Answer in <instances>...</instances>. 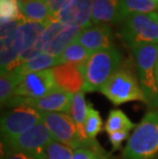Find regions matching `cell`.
Segmentation results:
<instances>
[{"label": "cell", "instance_id": "obj_14", "mask_svg": "<svg viewBox=\"0 0 158 159\" xmlns=\"http://www.w3.org/2000/svg\"><path fill=\"white\" fill-rule=\"evenodd\" d=\"M90 52L112 47V32L108 25L88 27L83 29L76 40Z\"/></svg>", "mask_w": 158, "mask_h": 159}, {"label": "cell", "instance_id": "obj_24", "mask_svg": "<svg viewBox=\"0 0 158 159\" xmlns=\"http://www.w3.org/2000/svg\"><path fill=\"white\" fill-rule=\"evenodd\" d=\"M64 28H65V26L60 22L56 21V20L50 21L48 23V25L46 26L45 30L41 34V36H40V38L38 39V41L36 42L34 47L40 53H42L44 52V49L46 48V46L52 41L53 38H55Z\"/></svg>", "mask_w": 158, "mask_h": 159}, {"label": "cell", "instance_id": "obj_4", "mask_svg": "<svg viewBox=\"0 0 158 159\" xmlns=\"http://www.w3.org/2000/svg\"><path fill=\"white\" fill-rule=\"evenodd\" d=\"M123 41L132 48L150 43H158V12L129 16L121 29Z\"/></svg>", "mask_w": 158, "mask_h": 159}, {"label": "cell", "instance_id": "obj_2", "mask_svg": "<svg viewBox=\"0 0 158 159\" xmlns=\"http://www.w3.org/2000/svg\"><path fill=\"white\" fill-rule=\"evenodd\" d=\"M120 62L121 56L113 47L93 52L87 62L81 65L84 75L83 91H100L110 77L118 71Z\"/></svg>", "mask_w": 158, "mask_h": 159}, {"label": "cell", "instance_id": "obj_12", "mask_svg": "<svg viewBox=\"0 0 158 159\" xmlns=\"http://www.w3.org/2000/svg\"><path fill=\"white\" fill-rule=\"evenodd\" d=\"M48 23L49 22L37 23L23 21L21 25L19 26L13 41L9 45L3 47L2 49L8 50L11 55L15 56L16 59H19L20 55L23 52H25L28 48H31L36 44V42L38 41Z\"/></svg>", "mask_w": 158, "mask_h": 159}, {"label": "cell", "instance_id": "obj_6", "mask_svg": "<svg viewBox=\"0 0 158 159\" xmlns=\"http://www.w3.org/2000/svg\"><path fill=\"white\" fill-rule=\"evenodd\" d=\"M42 121L53 138V141L60 142L72 149L89 148L93 144V139L84 142L79 136L78 129L72 117L67 113H47L41 112Z\"/></svg>", "mask_w": 158, "mask_h": 159}, {"label": "cell", "instance_id": "obj_15", "mask_svg": "<svg viewBox=\"0 0 158 159\" xmlns=\"http://www.w3.org/2000/svg\"><path fill=\"white\" fill-rule=\"evenodd\" d=\"M125 21L122 0H93L92 23L106 25Z\"/></svg>", "mask_w": 158, "mask_h": 159}, {"label": "cell", "instance_id": "obj_10", "mask_svg": "<svg viewBox=\"0 0 158 159\" xmlns=\"http://www.w3.org/2000/svg\"><path fill=\"white\" fill-rule=\"evenodd\" d=\"M56 87L52 69L30 73L20 81L13 97L38 99ZM12 97V98H13Z\"/></svg>", "mask_w": 158, "mask_h": 159}, {"label": "cell", "instance_id": "obj_26", "mask_svg": "<svg viewBox=\"0 0 158 159\" xmlns=\"http://www.w3.org/2000/svg\"><path fill=\"white\" fill-rule=\"evenodd\" d=\"M103 128V121L101 115L93 107L92 104L88 105V112L84 122V129L86 136L89 139H95L97 134Z\"/></svg>", "mask_w": 158, "mask_h": 159}, {"label": "cell", "instance_id": "obj_20", "mask_svg": "<svg viewBox=\"0 0 158 159\" xmlns=\"http://www.w3.org/2000/svg\"><path fill=\"white\" fill-rule=\"evenodd\" d=\"M92 53L93 52H90L84 46H82L80 43L75 41L67 47L62 55H60L56 57L58 65L67 63L75 64V65H83L87 62Z\"/></svg>", "mask_w": 158, "mask_h": 159}, {"label": "cell", "instance_id": "obj_22", "mask_svg": "<svg viewBox=\"0 0 158 159\" xmlns=\"http://www.w3.org/2000/svg\"><path fill=\"white\" fill-rule=\"evenodd\" d=\"M134 126H137V125L129 120V118L127 117V115L123 111L113 109L111 110V112L108 115L104 128L107 131V134H111L119 130L129 131Z\"/></svg>", "mask_w": 158, "mask_h": 159}, {"label": "cell", "instance_id": "obj_13", "mask_svg": "<svg viewBox=\"0 0 158 159\" xmlns=\"http://www.w3.org/2000/svg\"><path fill=\"white\" fill-rule=\"evenodd\" d=\"M56 87L75 94L84 89V75L81 65L61 64L52 69Z\"/></svg>", "mask_w": 158, "mask_h": 159}, {"label": "cell", "instance_id": "obj_3", "mask_svg": "<svg viewBox=\"0 0 158 159\" xmlns=\"http://www.w3.org/2000/svg\"><path fill=\"white\" fill-rule=\"evenodd\" d=\"M136 60L140 85L150 106L158 105V85L156 81V66L158 63V44L150 43L133 49Z\"/></svg>", "mask_w": 158, "mask_h": 159}, {"label": "cell", "instance_id": "obj_17", "mask_svg": "<svg viewBox=\"0 0 158 159\" xmlns=\"http://www.w3.org/2000/svg\"><path fill=\"white\" fill-rule=\"evenodd\" d=\"M82 30L83 29L80 28V27L65 26V28L46 46V48L44 49L43 52L47 53L49 56L58 57L60 55H62L64 50L71 44V43L76 41Z\"/></svg>", "mask_w": 158, "mask_h": 159}, {"label": "cell", "instance_id": "obj_29", "mask_svg": "<svg viewBox=\"0 0 158 159\" xmlns=\"http://www.w3.org/2000/svg\"><path fill=\"white\" fill-rule=\"evenodd\" d=\"M72 159H106L104 152H95L86 148H79L74 150Z\"/></svg>", "mask_w": 158, "mask_h": 159}, {"label": "cell", "instance_id": "obj_5", "mask_svg": "<svg viewBox=\"0 0 158 159\" xmlns=\"http://www.w3.org/2000/svg\"><path fill=\"white\" fill-rule=\"evenodd\" d=\"M101 93L114 105H121L133 101L145 102L146 99L140 84L129 70H118L101 89Z\"/></svg>", "mask_w": 158, "mask_h": 159}, {"label": "cell", "instance_id": "obj_31", "mask_svg": "<svg viewBox=\"0 0 158 159\" xmlns=\"http://www.w3.org/2000/svg\"><path fill=\"white\" fill-rule=\"evenodd\" d=\"M43 1L48 5L50 11L52 13L53 20H55L56 16L62 11L63 7H65L71 0H43Z\"/></svg>", "mask_w": 158, "mask_h": 159}, {"label": "cell", "instance_id": "obj_25", "mask_svg": "<svg viewBox=\"0 0 158 159\" xmlns=\"http://www.w3.org/2000/svg\"><path fill=\"white\" fill-rule=\"evenodd\" d=\"M0 18L1 23L24 20L21 15L18 0H0Z\"/></svg>", "mask_w": 158, "mask_h": 159}, {"label": "cell", "instance_id": "obj_28", "mask_svg": "<svg viewBox=\"0 0 158 159\" xmlns=\"http://www.w3.org/2000/svg\"><path fill=\"white\" fill-rule=\"evenodd\" d=\"M1 159H45L44 152L41 154H31L25 152L3 151Z\"/></svg>", "mask_w": 158, "mask_h": 159}, {"label": "cell", "instance_id": "obj_18", "mask_svg": "<svg viewBox=\"0 0 158 159\" xmlns=\"http://www.w3.org/2000/svg\"><path fill=\"white\" fill-rule=\"evenodd\" d=\"M88 105L84 98V91L77 93L73 96L72 106H71V117L75 122L79 136L84 142H89L93 139H89L86 136L84 129V122L88 112Z\"/></svg>", "mask_w": 158, "mask_h": 159}, {"label": "cell", "instance_id": "obj_30", "mask_svg": "<svg viewBox=\"0 0 158 159\" xmlns=\"http://www.w3.org/2000/svg\"><path fill=\"white\" fill-rule=\"evenodd\" d=\"M108 136H109L110 143L113 146V150H117V149H119V147L121 146L123 142L129 138V134L127 130H119V131H115V133L108 134Z\"/></svg>", "mask_w": 158, "mask_h": 159}, {"label": "cell", "instance_id": "obj_1", "mask_svg": "<svg viewBox=\"0 0 158 159\" xmlns=\"http://www.w3.org/2000/svg\"><path fill=\"white\" fill-rule=\"evenodd\" d=\"M158 153V111H150L136 126L123 151L125 159H153Z\"/></svg>", "mask_w": 158, "mask_h": 159}, {"label": "cell", "instance_id": "obj_21", "mask_svg": "<svg viewBox=\"0 0 158 159\" xmlns=\"http://www.w3.org/2000/svg\"><path fill=\"white\" fill-rule=\"evenodd\" d=\"M22 78L15 71L1 73L0 77V100L2 106H7L9 101L12 99L16 86Z\"/></svg>", "mask_w": 158, "mask_h": 159}, {"label": "cell", "instance_id": "obj_27", "mask_svg": "<svg viewBox=\"0 0 158 159\" xmlns=\"http://www.w3.org/2000/svg\"><path fill=\"white\" fill-rule=\"evenodd\" d=\"M74 150L69 146L52 141L45 147L44 156L45 159H72Z\"/></svg>", "mask_w": 158, "mask_h": 159}, {"label": "cell", "instance_id": "obj_23", "mask_svg": "<svg viewBox=\"0 0 158 159\" xmlns=\"http://www.w3.org/2000/svg\"><path fill=\"white\" fill-rule=\"evenodd\" d=\"M122 7L125 20L137 13L153 12L158 8V3L153 0H122Z\"/></svg>", "mask_w": 158, "mask_h": 159}, {"label": "cell", "instance_id": "obj_33", "mask_svg": "<svg viewBox=\"0 0 158 159\" xmlns=\"http://www.w3.org/2000/svg\"><path fill=\"white\" fill-rule=\"evenodd\" d=\"M153 1H155L156 3H158V0H153Z\"/></svg>", "mask_w": 158, "mask_h": 159}, {"label": "cell", "instance_id": "obj_16", "mask_svg": "<svg viewBox=\"0 0 158 159\" xmlns=\"http://www.w3.org/2000/svg\"><path fill=\"white\" fill-rule=\"evenodd\" d=\"M18 2L25 21L45 23L53 20L48 5L43 0H18Z\"/></svg>", "mask_w": 158, "mask_h": 159}, {"label": "cell", "instance_id": "obj_9", "mask_svg": "<svg viewBox=\"0 0 158 159\" xmlns=\"http://www.w3.org/2000/svg\"><path fill=\"white\" fill-rule=\"evenodd\" d=\"M52 139L53 138L49 129L42 121L13 140L6 143H1L2 152L15 151L31 154H41L44 152L45 147L50 142H52Z\"/></svg>", "mask_w": 158, "mask_h": 159}, {"label": "cell", "instance_id": "obj_7", "mask_svg": "<svg viewBox=\"0 0 158 159\" xmlns=\"http://www.w3.org/2000/svg\"><path fill=\"white\" fill-rule=\"evenodd\" d=\"M42 122L41 112L26 105L15 107L1 116V143H6Z\"/></svg>", "mask_w": 158, "mask_h": 159}, {"label": "cell", "instance_id": "obj_32", "mask_svg": "<svg viewBox=\"0 0 158 159\" xmlns=\"http://www.w3.org/2000/svg\"><path fill=\"white\" fill-rule=\"evenodd\" d=\"M156 81H157V85H158V63L156 66Z\"/></svg>", "mask_w": 158, "mask_h": 159}, {"label": "cell", "instance_id": "obj_8", "mask_svg": "<svg viewBox=\"0 0 158 159\" xmlns=\"http://www.w3.org/2000/svg\"><path fill=\"white\" fill-rule=\"evenodd\" d=\"M74 94L69 93L59 87L49 91L44 97L38 99H29L23 97H13L6 107H19L22 105L30 106L47 113H70Z\"/></svg>", "mask_w": 158, "mask_h": 159}, {"label": "cell", "instance_id": "obj_11", "mask_svg": "<svg viewBox=\"0 0 158 159\" xmlns=\"http://www.w3.org/2000/svg\"><path fill=\"white\" fill-rule=\"evenodd\" d=\"M93 0H71L55 20L64 26L88 28L92 25Z\"/></svg>", "mask_w": 158, "mask_h": 159}, {"label": "cell", "instance_id": "obj_19", "mask_svg": "<svg viewBox=\"0 0 158 159\" xmlns=\"http://www.w3.org/2000/svg\"><path fill=\"white\" fill-rule=\"evenodd\" d=\"M58 66V60L56 57L49 56L47 53L42 52L39 56H37L31 61L23 64L18 68H16L15 72L23 79V77L28 75L30 73L39 72V71L47 70L50 67H56Z\"/></svg>", "mask_w": 158, "mask_h": 159}]
</instances>
